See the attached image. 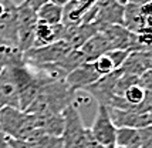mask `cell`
I'll list each match as a JSON object with an SVG mask.
<instances>
[{"label": "cell", "mask_w": 152, "mask_h": 148, "mask_svg": "<svg viewBox=\"0 0 152 148\" xmlns=\"http://www.w3.org/2000/svg\"><path fill=\"white\" fill-rule=\"evenodd\" d=\"M75 91L68 87L64 78L47 77L37 97L28 106L26 113L30 114H61L74 103Z\"/></svg>", "instance_id": "obj_1"}, {"label": "cell", "mask_w": 152, "mask_h": 148, "mask_svg": "<svg viewBox=\"0 0 152 148\" xmlns=\"http://www.w3.org/2000/svg\"><path fill=\"white\" fill-rule=\"evenodd\" d=\"M64 117V131L61 134L63 148H86L91 138L90 128L84 125L78 106L73 103L63 111Z\"/></svg>", "instance_id": "obj_2"}, {"label": "cell", "mask_w": 152, "mask_h": 148, "mask_svg": "<svg viewBox=\"0 0 152 148\" xmlns=\"http://www.w3.org/2000/svg\"><path fill=\"white\" fill-rule=\"evenodd\" d=\"M0 131L10 138L28 141L36 133L30 114L14 107L0 108Z\"/></svg>", "instance_id": "obj_3"}, {"label": "cell", "mask_w": 152, "mask_h": 148, "mask_svg": "<svg viewBox=\"0 0 152 148\" xmlns=\"http://www.w3.org/2000/svg\"><path fill=\"white\" fill-rule=\"evenodd\" d=\"M73 48L64 40L54 41L47 46H37L31 47L23 54V60L26 64L31 67H41L47 64H56L61 59H64Z\"/></svg>", "instance_id": "obj_4"}, {"label": "cell", "mask_w": 152, "mask_h": 148, "mask_svg": "<svg viewBox=\"0 0 152 148\" xmlns=\"http://www.w3.org/2000/svg\"><path fill=\"white\" fill-rule=\"evenodd\" d=\"M37 21V13L24 0L17 3V46L23 54L34 47V30Z\"/></svg>", "instance_id": "obj_5"}, {"label": "cell", "mask_w": 152, "mask_h": 148, "mask_svg": "<svg viewBox=\"0 0 152 148\" xmlns=\"http://www.w3.org/2000/svg\"><path fill=\"white\" fill-rule=\"evenodd\" d=\"M88 128H90L91 137L97 142H99L101 145L108 148L115 147L117 127H115L113 118H111L110 107H107L104 104H98L94 121Z\"/></svg>", "instance_id": "obj_6"}, {"label": "cell", "mask_w": 152, "mask_h": 148, "mask_svg": "<svg viewBox=\"0 0 152 148\" xmlns=\"http://www.w3.org/2000/svg\"><path fill=\"white\" fill-rule=\"evenodd\" d=\"M95 19L94 24L101 32L104 27L111 24H122L124 26V7L117 0H95Z\"/></svg>", "instance_id": "obj_7"}, {"label": "cell", "mask_w": 152, "mask_h": 148, "mask_svg": "<svg viewBox=\"0 0 152 148\" xmlns=\"http://www.w3.org/2000/svg\"><path fill=\"white\" fill-rule=\"evenodd\" d=\"M99 33L107 39L113 50H126V51H139L137 34L129 32L122 24H111L104 27Z\"/></svg>", "instance_id": "obj_8"}, {"label": "cell", "mask_w": 152, "mask_h": 148, "mask_svg": "<svg viewBox=\"0 0 152 148\" xmlns=\"http://www.w3.org/2000/svg\"><path fill=\"white\" fill-rule=\"evenodd\" d=\"M98 78L99 74L95 71L93 63H83L81 66H78L77 68H74L73 71L67 74L64 80L68 84V87L77 93L80 90L83 91L88 86L94 84Z\"/></svg>", "instance_id": "obj_9"}, {"label": "cell", "mask_w": 152, "mask_h": 148, "mask_svg": "<svg viewBox=\"0 0 152 148\" xmlns=\"http://www.w3.org/2000/svg\"><path fill=\"white\" fill-rule=\"evenodd\" d=\"M111 118H113L115 127H129V128H142L149 124L148 113L142 111H132V110H118V108H110Z\"/></svg>", "instance_id": "obj_10"}, {"label": "cell", "mask_w": 152, "mask_h": 148, "mask_svg": "<svg viewBox=\"0 0 152 148\" xmlns=\"http://www.w3.org/2000/svg\"><path fill=\"white\" fill-rule=\"evenodd\" d=\"M1 107L19 108V93L10 67L0 71V108Z\"/></svg>", "instance_id": "obj_11"}, {"label": "cell", "mask_w": 152, "mask_h": 148, "mask_svg": "<svg viewBox=\"0 0 152 148\" xmlns=\"http://www.w3.org/2000/svg\"><path fill=\"white\" fill-rule=\"evenodd\" d=\"M64 36V24H47L43 21H37L34 30V47L37 46H47L54 41L63 40Z\"/></svg>", "instance_id": "obj_12"}, {"label": "cell", "mask_w": 152, "mask_h": 148, "mask_svg": "<svg viewBox=\"0 0 152 148\" xmlns=\"http://www.w3.org/2000/svg\"><path fill=\"white\" fill-rule=\"evenodd\" d=\"M78 50L81 51L86 63H93L94 60L98 59L99 56L105 54L107 51H110V50H113V48L108 44L107 39L102 36V33L98 32L97 34H94L93 37H90Z\"/></svg>", "instance_id": "obj_13"}, {"label": "cell", "mask_w": 152, "mask_h": 148, "mask_svg": "<svg viewBox=\"0 0 152 148\" xmlns=\"http://www.w3.org/2000/svg\"><path fill=\"white\" fill-rule=\"evenodd\" d=\"M152 26V20H148L141 12V7L134 3H128L124 7V27L129 32L138 34L146 27Z\"/></svg>", "instance_id": "obj_14"}, {"label": "cell", "mask_w": 152, "mask_h": 148, "mask_svg": "<svg viewBox=\"0 0 152 148\" xmlns=\"http://www.w3.org/2000/svg\"><path fill=\"white\" fill-rule=\"evenodd\" d=\"M23 63V53L20 51L19 46L0 37V68L13 67Z\"/></svg>", "instance_id": "obj_15"}, {"label": "cell", "mask_w": 152, "mask_h": 148, "mask_svg": "<svg viewBox=\"0 0 152 148\" xmlns=\"http://www.w3.org/2000/svg\"><path fill=\"white\" fill-rule=\"evenodd\" d=\"M36 13H37L39 21L51 24V26L63 23V7L57 6V4H54L51 1L43 4Z\"/></svg>", "instance_id": "obj_16"}, {"label": "cell", "mask_w": 152, "mask_h": 148, "mask_svg": "<svg viewBox=\"0 0 152 148\" xmlns=\"http://www.w3.org/2000/svg\"><path fill=\"white\" fill-rule=\"evenodd\" d=\"M115 147H139L141 148L138 128H129V127L117 128Z\"/></svg>", "instance_id": "obj_17"}, {"label": "cell", "mask_w": 152, "mask_h": 148, "mask_svg": "<svg viewBox=\"0 0 152 148\" xmlns=\"http://www.w3.org/2000/svg\"><path fill=\"white\" fill-rule=\"evenodd\" d=\"M28 144L31 145V148H63L61 137L48 134H39L31 141H28Z\"/></svg>", "instance_id": "obj_18"}, {"label": "cell", "mask_w": 152, "mask_h": 148, "mask_svg": "<svg viewBox=\"0 0 152 148\" xmlns=\"http://www.w3.org/2000/svg\"><path fill=\"white\" fill-rule=\"evenodd\" d=\"M93 66H94V68H95V71L99 74V77L107 75V74H111L113 71H115V67H114L113 61L107 56V53L102 54V56H99L97 60H94Z\"/></svg>", "instance_id": "obj_19"}, {"label": "cell", "mask_w": 152, "mask_h": 148, "mask_svg": "<svg viewBox=\"0 0 152 148\" xmlns=\"http://www.w3.org/2000/svg\"><path fill=\"white\" fill-rule=\"evenodd\" d=\"M107 56L111 59L115 70H118V68L122 67V64L128 59L129 51H126V50H110V51H107Z\"/></svg>", "instance_id": "obj_20"}, {"label": "cell", "mask_w": 152, "mask_h": 148, "mask_svg": "<svg viewBox=\"0 0 152 148\" xmlns=\"http://www.w3.org/2000/svg\"><path fill=\"white\" fill-rule=\"evenodd\" d=\"M141 148H152V125L138 128Z\"/></svg>", "instance_id": "obj_21"}, {"label": "cell", "mask_w": 152, "mask_h": 148, "mask_svg": "<svg viewBox=\"0 0 152 148\" xmlns=\"http://www.w3.org/2000/svg\"><path fill=\"white\" fill-rule=\"evenodd\" d=\"M139 86L145 91H152V68H148L139 75Z\"/></svg>", "instance_id": "obj_22"}, {"label": "cell", "mask_w": 152, "mask_h": 148, "mask_svg": "<svg viewBox=\"0 0 152 148\" xmlns=\"http://www.w3.org/2000/svg\"><path fill=\"white\" fill-rule=\"evenodd\" d=\"M24 1L33 9L34 12H37L40 7L43 6V4H46V3H48L50 0H24Z\"/></svg>", "instance_id": "obj_23"}, {"label": "cell", "mask_w": 152, "mask_h": 148, "mask_svg": "<svg viewBox=\"0 0 152 148\" xmlns=\"http://www.w3.org/2000/svg\"><path fill=\"white\" fill-rule=\"evenodd\" d=\"M141 7V12H142V14L145 16L148 20H152V1H149V3H145V4H142Z\"/></svg>", "instance_id": "obj_24"}, {"label": "cell", "mask_w": 152, "mask_h": 148, "mask_svg": "<svg viewBox=\"0 0 152 148\" xmlns=\"http://www.w3.org/2000/svg\"><path fill=\"white\" fill-rule=\"evenodd\" d=\"M12 142V148H31V145L28 142L23 141V140H16V138H10Z\"/></svg>", "instance_id": "obj_25"}, {"label": "cell", "mask_w": 152, "mask_h": 148, "mask_svg": "<svg viewBox=\"0 0 152 148\" xmlns=\"http://www.w3.org/2000/svg\"><path fill=\"white\" fill-rule=\"evenodd\" d=\"M0 148H12L10 137L3 134V133H0Z\"/></svg>", "instance_id": "obj_26"}, {"label": "cell", "mask_w": 152, "mask_h": 148, "mask_svg": "<svg viewBox=\"0 0 152 148\" xmlns=\"http://www.w3.org/2000/svg\"><path fill=\"white\" fill-rule=\"evenodd\" d=\"M86 148H108V147H104V145H101L99 142H97L95 140H94L93 137L88 140V142H87V145Z\"/></svg>", "instance_id": "obj_27"}, {"label": "cell", "mask_w": 152, "mask_h": 148, "mask_svg": "<svg viewBox=\"0 0 152 148\" xmlns=\"http://www.w3.org/2000/svg\"><path fill=\"white\" fill-rule=\"evenodd\" d=\"M51 3H54V4H57V6H60V7H64V6H67L71 0H50Z\"/></svg>", "instance_id": "obj_28"}, {"label": "cell", "mask_w": 152, "mask_h": 148, "mask_svg": "<svg viewBox=\"0 0 152 148\" xmlns=\"http://www.w3.org/2000/svg\"><path fill=\"white\" fill-rule=\"evenodd\" d=\"M152 0H131L129 3H134V4H138V6H142V4H145V3H149Z\"/></svg>", "instance_id": "obj_29"}, {"label": "cell", "mask_w": 152, "mask_h": 148, "mask_svg": "<svg viewBox=\"0 0 152 148\" xmlns=\"http://www.w3.org/2000/svg\"><path fill=\"white\" fill-rule=\"evenodd\" d=\"M146 113H148V118H149V124L152 125V107H149L146 110Z\"/></svg>", "instance_id": "obj_30"}, {"label": "cell", "mask_w": 152, "mask_h": 148, "mask_svg": "<svg viewBox=\"0 0 152 148\" xmlns=\"http://www.w3.org/2000/svg\"><path fill=\"white\" fill-rule=\"evenodd\" d=\"M117 1H118V3H121L122 6H125V4H128V3H129L131 0H117Z\"/></svg>", "instance_id": "obj_31"}, {"label": "cell", "mask_w": 152, "mask_h": 148, "mask_svg": "<svg viewBox=\"0 0 152 148\" xmlns=\"http://www.w3.org/2000/svg\"><path fill=\"white\" fill-rule=\"evenodd\" d=\"M114 148H139V147H114Z\"/></svg>", "instance_id": "obj_32"}, {"label": "cell", "mask_w": 152, "mask_h": 148, "mask_svg": "<svg viewBox=\"0 0 152 148\" xmlns=\"http://www.w3.org/2000/svg\"><path fill=\"white\" fill-rule=\"evenodd\" d=\"M1 70H3V68H0V71H1Z\"/></svg>", "instance_id": "obj_33"}, {"label": "cell", "mask_w": 152, "mask_h": 148, "mask_svg": "<svg viewBox=\"0 0 152 148\" xmlns=\"http://www.w3.org/2000/svg\"><path fill=\"white\" fill-rule=\"evenodd\" d=\"M0 133H1V131H0Z\"/></svg>", "instance_id": "obj_34"}]
</instances>
